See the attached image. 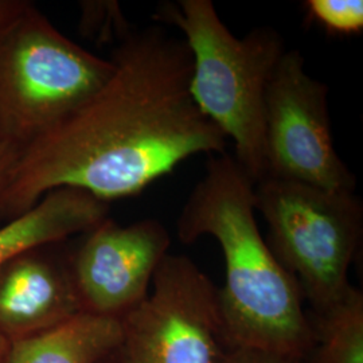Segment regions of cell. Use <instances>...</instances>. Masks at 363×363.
<instances>
[{"instance_id":"obj_5","label":"cell","mask_w":363,"mask_h":363,"mask_svg":"<svg viewBox=\"0 0 363 363\" xmlns=\"http://www.w3.org/2000/svg\"><path fill=\"white\" fill-rule=\"evenodd\" d=\"M255 206L267 220L268 245L291 273L313 313L350 289L349 269L361 244L362 201L355 191H328L265 177L255 184Z\"/></svg>"},{"instance_id":"obj_12","label":"cell","mask_w":363,"mask_h":363,"mask_svg":"<svg viewBox=\"0 0 363 363\" xmlns=\"http://www.w3.org/2000/svg\"><path fill=\"white\" fill-rule=\"evenodd\" d=\"M311 323L315 337L308 363H363L362 291L351 286L334 306L315 313Z\"/></svg>"},{"instance_id":"obj_13","label":"cell","mask_w":363,"mask_h":363,"mask_svg":"<svg viewBox=\"0 0 363 363\" xmlns=\"http://www.w3.org/2000/svg\"><path fill=\"white\" fill-rule=\"evenodd\" d=\"M308 16L330 34L352 35L363 30V1L361 0H307Z\"/></svg>"},{"instance_id":"obj_16","label":"cell","mask_w":363,"mask_h":363,"mask_svg":"<svg viewBox=\"0 0 363 363\" xmlns=\"http://www.w3.org/2000/svg\"><path fill=\"white\" fill-rule=\"evenodd\" d=\"M22 152V148L0 130V199L13 179V171Z\"/></svg>"},{"instance_id":"obj_1","label":"cell","mask_w":363,"mask_h":363,"mask_svg":"<svg viewBox=\"0 0 363 363\" xmlns=\"http://www.w3.org/2000/svg\"><path fill=\"white\" fill-rule=\"evenodd\" d=\"M111 61L104 86L23 150L0 199L1 218H16L61 187L111 203L143 193L191 156L226 154V136L191 96L184 39L163 26L130 31Z\"/></svg>"},{"instance_id":"obj_7","label":"cell","mask_w":363,"mask_h":363,"mask_svg":"<svg viewBox=\"0 0 363 363\" xmlns=\"http://www.w3.org/2000/svg\"><path fill=\"white\" fill-rule=\"evenodd\" d=\"M267 177L328 191H355L357 178L331 136L328 86L306 72L298 50H286L265 91Z\"/></svg>"},{"instance_id":"obj_18","label":"cell","mask_w":363,"mask_h":363,"mask_svg":"<svg viewBox=\"0 0 363 363\" xmlns=\"http://www.w3.org/2000/svg\"><path fill=\"white\" fill-rule=\"evenodd\" d=\"M10 342L0 333V363H7Z\"/></svg>"},{"instance_id":"obj_11","label":"cell","mask_w":363,"mask_h":363,"mask_svg":"<svg viewBox=\"0 0 363 363\" xmlns=\"http://www.w3.org/2000/svg\"><path fill=\"white\" fill-rule=\"evenodd\" d=\"M121 318L81 311L10 343L7 363H103L121 339Z\"/></svg>"},{"instance_id":"obj_4","label":"cell","mask_w":363,"mask_h":363,"mask_svg":"<svg viewBox=\"0 0 363 363\" xmlns=\"http://www.w3.org/2000/svg\"><path fill=\"white\" fill-rule=\"evenodd\" d=\"M113 62L64 35L30 1L0 27V130L22 151L104 86Z\"/></svg>"},{"instance_id":"obj_15","label":"cell","mask_w":363,"mask_h":363,"mask_svg":"<svg viewBox=\"0 0 363 363\" xmlns=\"http://www.w3.org/2000/svg\"><path fill=\"white\" fill-rule=\"evenodd\" d=\"M214 363H308V359L253 347L223 345Z\"/></svg>"},{"instance_id":"obj_2","label":"cell","mask_w":363,"mask_h":363,"mask_svg":"<svg viewBox=\"0 0 363 363\" xmlns=\"http://www.w3.org/2000/svg\"><path fill=\"white\" fill-rule=\"evenodd\" d=\"M177 233L183 244L211 235L222 247L223 345L308 358L315 335L301 289L261 237L255 183L234 156L208 157L182 208Z\"/></svg>"},{"instance_id":"obj_3","label":"cell","mask_w":363,"mask_h":363,"mask_svg":"<svg viewBox=\"0 0 363 363\" xmlns=\"http://www.w3.org/2000/svg\"><path fill=\"white\" fill-rule=\"evenodd\" d=\"M178 27L193 55L190 91L198 108L235 147V160L253 183L268 174L265 91L286 52L273 27H256L237 38L211 0L164 3L152 16Z\"/></svg>"},{"instance_id":"obj_14","label":"cell","mask_w":363,"mask_h":363,"mask_svg":"<svg viewBox=\"0 0 363 363\" xmlns=\"http://www.w3.org/2000/svg\"><path fill=\"white\" fill-rule=\"evenodd\" d=\"M79 28L91 39L111 40L120 35L121 40L130 33L128 22L117 1H82Z\"/></svg>"},{"instance_id":"obj_10","label":"cell","mask_w":363,"mask_h":363,"mask_svg":"<svg viewBox=\"0 0 363 363\" xmlns=\"http://www.w3.org/2000/svg\"><path fill=\"white\" fill-rule=\"evenodd\" d=\"M109 203L88 191L61 187L0 228V265L31 249L88 232L109 214Z\"/></svg>"},{"instance_id":"obj_8","label":"cell","mask_w":363,"mask_h":363,"mask_svg":"<svg viewBox=\"0 0 363 363\" xmlns=\"http://www.w3.org/2000/svg\"><path fill=\"white\" fill-rule=\"evenodd\" d=\"M169 245L167 228L154 218L121 226L106 217L94 225L69 259L82 311L123 318L138 307Z\"/></svg>"},{"instance_id":"obj_17","label":"cell","mask_w":363,"mask_h":363,"mask_svg":"<svg viewBox=\"0 0 363 363\" xmlns=\"http://www.w3.org/2000/svg\"><path fill=\"white\" fill-rule=\"evenodd\" d=\"M26 3L25 0H0V27L19 13Z\"/></svg>"},{"instance_id":"obj_9","label":"cell","mask_w":363,"mask_h":363,"mask_svg":"<svg viewBox=\"0 0 363 363\" xmlns=\"http://www.w3.org/2000/svg\"><path fill=\"white\" fill-rule=\"evenodd\" d=\"M81 311L69 261L61 262L38 247L0 265V333L10 343Z\"/></svg>"},{"instance_id":"obj_6","label":"cell","mask_w":363,"mask_h":363,"mask_svg":"<svg viewBox=\"0 0 363 363\" xmlns=\"http://www.w3.org/2000/svg\"><path fill=\"white\" fill-rule=\"evenodd\" d=\"M152 291L121 318L112 363H214L223 346L220 288L193 259L167 255Z\"/></svg>"}]
</instances>
